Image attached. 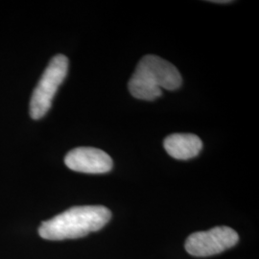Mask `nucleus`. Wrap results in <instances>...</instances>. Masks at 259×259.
I'll use <instances>...</instances> for the list:
<instances>
[{"instance_id":"1","label":"nucleus","mask_w":259,"mask_h":259,"mask_svg":"<svg viewBox=\"0 0 259 259\" xmlns=\"http://www.w3.org/2000/svg\"><path fill=\"white\" fill-rule=\"evenodd\" d=\"M111 218V210L103 205L74 206L41 223L38 233L47 240L81 238L100 231Z\"/></svg>"},{"instance_id":"2","label":"nucleus","mask_w":259,"mask_h":259,"mask_svg":"<svg viewBox=\"0 0 259 259\" xmlns=\"http://www.w3.org/2000/svg\"><path fill=\"white\" fill-rule=\"evenodd\" d=\"M183 83L175 65L155 55L144 56L130 79L129 92L135 98L153 101L161 96L162 89L178 90Z\"/></svg>"},{"instance_id":"3","label":"nucleus","mask_w":259,"mask_h":259,"mask_svg":"<svg viewBox=\"0 0 259 259\" xmlns=\"http://www.w3.org/2000/svg\"><path fill=\"white\" fill-rule=\"evenodd\" d=\"M67 71L68 60L65 55L60 54L51 59L31 97L30 115L33 119H40L47 114Z\"/></svg>"},{"instance_id":"4","label":"nucleus","mask_w":259,"mask_h":259,"mask_svg":"<svg viewBox=\"0 0 259 259\" xmlns=\"http://www.w3.org/2000/svg\"><path fill=\"white\" fill-rule=\"evenodd\" d=\"M237 232L229 227H215L207 232L192 233L185 241V250L196 257H207L221 253L235 246Z\"/></svg>"},{"instance_id":"5","label":"nucleus","mask_w":259,"mask_h":259,"mask_svg":"<svg viewBox=\"0 0 259 259\" xmlns=\"http://www.w3.org/2000/svg\"><path fill=\"white\" fill-rule=\"evenodd\" d=\"M69 169L87 174H104L113 165L111 157L102 150L93 147H79L71 150L65 157Z\"/></svg>"},{"instance_id":"6","label":"nucleus","mask_w":259,"mask_h":259,"mask_svg":"<svg viewBox=\"0 0 259 259\" xmlns=\"http://www.w3.org/2000/svg\"><path fill=\"white\" fill-rule=\"evenodd\" d=\"M163 146L174 158L186 160L197 157L203 148V142L192 134H173L164 139Z\"/></svg>"},{"instance_id":"7","label":"nucleus","mask_w":259,"mask_h":259,"mask_svg":"<svg viewBox=\"0 0 259 259\" xmlns=\"http://www.w3.org/2000/svg\"><path fill=\"white\" fill-rule=\"evenodd\" d=\"M210 2H212V3H225L226 4V3H231L232 1H226V0L224 1V0H222V1H210Z\"/></svg>"}]
</instances>
